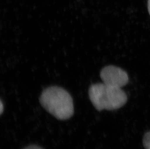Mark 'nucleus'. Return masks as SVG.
<instances>
[{"instance_id":"423d86ee","label":"nucleus","mask_w":150,"mask_h":149,"mask_svg":"<svg viewBox=\"0 0 150 149\" xmlns=\"http://www.w3.org/2000/svg\"><path fill=\"white\" fill-rule=\"evenodd\" d=\"M1 114H2V113H3V110H4V109H3V103H2V101H1Z\"/></svg>"},{"instance_id":"f03ea898","label":"nucleus","mask_w":150,"mask_h":149,"mask_svg":"<svg viewBox=\"0 0 150 149\" xmlns=\"http://www.w3.org/2000/svg\"><path fill=\"white\" fill-rule=\"evenodd\" d=\"M91 102L98 111L115 110L126 104L127 97L120 88L97 83L92 84L88 90Z\"/></svg>"},{"instance_id":"0eeeda50","label":"nucleus","mask_w":150,"mask_h":149,"mask_svg":"<svg viewBox=\"0 0 150 149\" xmlns=\"http://www.w3.org/2000/svg\"><path fill=\"white\" fill-rule=\"evenodd\" d=\"M148 11H149V14L150 15V0H148Z\"/></svg>"},{"instance_id":"39448f33","label":"nucleus","mask_w":150,"mask_h":149,"mask_svg":"<svg viewBox=\"0 0 150 149\" xmlns=\"http://www.w3.org/2000/svg\"><path fill=\"white\" fill-rule=\"evenodd\" d=\"M23 149H43L40 147L35 145H32L26 147Z\"/></svg>"},{"instance_id":"20e7f679","label":"nucleus","mask_w":150,"mask_h":149,"mask_svg":"<svg viewBox=\"0 0 150 149\" xmlns=\"http://www.w3.org/2000/svg\"><path fill=\"white\" fill-rule=\"evenodd\" d=\"M143 146L146 149H150V131L146 133L143 137Z\"/></svg>"},{"instance_id":"7ed1b4c3","label":"nucleus","mask_w":150,"mask_h":149,"mask_svg":"<svg viewBox=\"0 0 150 149\" xmlns=\"http://www.w3.org/2000/svg\"><path fill=\"white\" fill-rule=\"evenodd\" d=\"M100 77L103 83L120 88L126 85L129 81L127 74L125 71L113 65L103 68L100 72Z\"/></svg>"},{"instance_id":"f257e3e1","label":"nucleus","mask_w":150,"mask_h":149,"mask_svg":"<svg viewBox=\"0 0 150 149\" xmlns=\"http://www.w3.org/2000/svg\"><path fill=\"white\" fill-rule=\"evenodd\" d=\"M40 102L49 113L58 119H69L74 114L72 97L60 87L50 86L44 89L40 96Z\"/></svg>"}]
</instances>
